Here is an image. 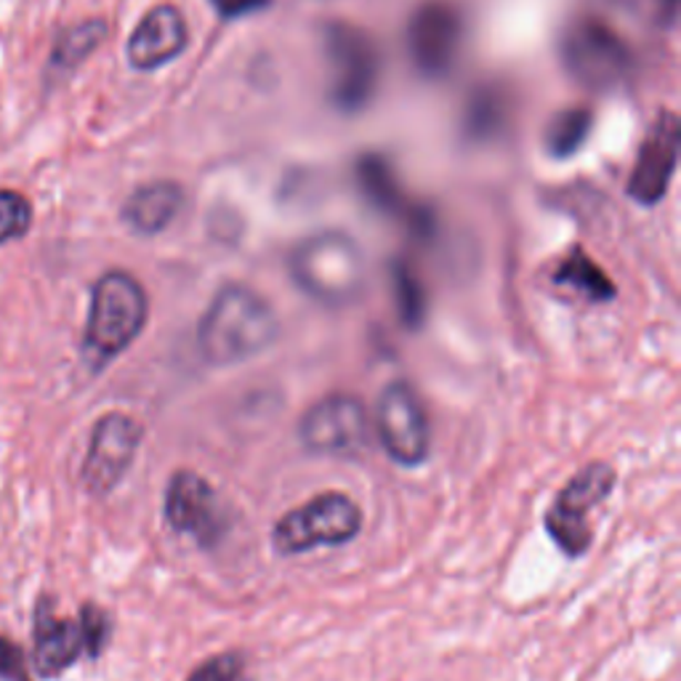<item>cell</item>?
<instances>
[{
	"label": "cell",
	"instance_id": "6da1fadb",
	"mask_svg": "<svg viewBox=\"0 0 681 681\" xmlns=\"http://www.w3.org/2000/svg\"><path fill=\"white\" fill-rule=\"evenodd\" d=\"M277 317L264 296L246 286H227L214 296L197 326V349L208 365L227 368L272 347Z\"/></svg>",
	"mask_w": 681,
	"mask_h": 681
},
{
	"label": "cell",
	"instance_id": "7a4b0ae2",
	"mask_svg": "<svg viewBox=\"0 0 681 681\" xmlns=\"http://www.w3.org/2000/svg\"><path fill=\"white\" fill-rule=\"evenodd\" d=\"M149 301L142 282L128 272H107L91 293L83 357L94 370L121 357L147 326Z\"/></svg>",
	"mask_w": 681,
	"mask_h": 681
},
{
	"label": "cell",
	"instance_id": "3957f363",
	"mask_svg": "<svg viewBox=\"0 0 681 681\" xmlns=\"http://www.w3.org/2000/svg\"><path fill=\"white\" fill-rule=\"evenodd\" d=\"M290 275L303 293L326 307H347L365 288V259L343 233H320L290 254Z\"/></svg>",
	"mask_w": 681,
	"mask_h": 681
},
{
	"label": "cell",
	"instance_id": "277c9868",
	"mask_svg": "<svg viewBox=\"0 0 681 681\" xmlns=\"http://www.w3.org/2000/svg\"><path fill=\"white\" fill-rule=\"evenodd\" d=\"M362 530V508L343 493L314 495L290 508L272 527V546L280 557H299L314 548H336Z\"/></svg>",
	"mask_w": 681,
	"mask_h": 681
},
{
	"label": "cell",
	"instance_id": "5b68a950",
	"mask_svg": "<svg viewBox=\"0 0 681 681\" xmlns=\"http://www.w3.org/2000/svg\"><path fill=\"white\" fill-rule=\"evenodd\" d=\"M618 474L605 461H594L580 468L561 487L554 504L546 512V530L567 557H584L591 548L594 527L591 514L610 498Z\"/></svg>",
	"mask_w": 681,
	"mask_h": 681
},
{
	"label": "cell",
	"instance_id": "8992f818",
	"mask_svg": "<svg viewBox=\"0 0 681 681\" xmlns=\"http://www.w3.org/2000/svg\"><path fill=\"white\" fill-rule=\"evenodd\" d=\"M326 54L336 107L347 112L365 107L381 78V56L373 38L354 24L333 22L326 30Z\"/></svg>",
	"mask_w": 681,
	"mask_h": 681
},
{
	"label": "cell",
	"instance_id": "52a82bcc",
	"mask_svg": "<svg viewBox=\"0 0 681 681\" xmlns=\"http://www.w3.org/2000/svg\"><path fill=\"white\" fill-rule=\"evenodd\" d=\"M567 70L575 81L588 89H612L631 70V51L620 41L612 28H607L599 19H580L575 22L561 43Z\"/></svg>",
	"mask_w": 681,
	"mask_h": 681
},
{
	"label": "cell",
	"instance_id": "ba28073f",
	"mask_svg": "<svg viewBox=\"0 0 681 681\" xmlns=\"http://www.w3.org/2000/svg\"><path fill=\"white\" fill-rule=\"evenodd\" d=\"M381 445L389 458L400 466H421L429 458V419L421 396L407 381H392L381 392L379 413Z\"/></svg>",
	"mask_w": 681,
	"mask_h": 681
},
{
	"label": "cell",
	"instance_id": "9c48e42d",
	"mask_svg": "<svg viewBox=\"0 0 681 681\" xmlns=\"http://www.w3.org/2000/svg\"><path fill=\"white\" fill-rule=\"evenodd\" d=\"M370 421L365 405L352 394H330L303 413L299 436L317 455H354L368 447Z\"/></svg>",
	"mask_w": 681,
	"mask_h": 681
},
{
	"label": "cell",
	"instance_id": "30bf717a",
	"mask_svg": "<svg viewBox=\"0 0 681 681\" xmlns=\"http://www.w3.org/2000/svg\"><path fill=\"white\" fill-rule=\"evenodd\" d=\"M165 522L178 535H189L200 546H216L229 530L227 508L200 474L176 472L165 487Z\"/></svg>",
	"mask_w": 681,
	"mask_h": 681
},
{
	"label": "cell",
	"instance_id": "8fae6325",
	"mask_svg": "<svg viewBox=\"0 0 681 681\" xmlns=\"http://www.w3.org/2000/svg\"><path fill=\"white\" fill-rule=\"evenodd\" d=\"M464 17L445 0L423 3L407 24V51L421 75L445 78L464 45Z\"/></svg>",
	"mask_w": 681,
	"mask_h": 681
},
{
	"label": "cell",
	"instance_id": "7c38bea8",
	"mask_svg": "<svg viewBox=\"0 0 681 681\" xmlns=\"http://www.w3.org/2000/svg\"><path fill=\"white\" fill-rule=\"evenodd\" d=\"M142 426L125 413H107L96 421L89 453L83 461V485L91 495H107L121 485L136 450L142 445Z\"/></svg>",
	"mask_w": 681,
	"mask_h": 681
},
{
	"label": "cell",
	"instance_id": "4fadbf2b",
	"mask_svg": "<svg viewBox=\"0 0 681 681\" xmlns=\"http://www.w3.org/2000/svg\"><path fill=\"white\" fill-rule=\"evenodd\" d=\"M679 163V121L673 112H660L652 123L650 134L639 149V161L633 165L628 195L633 200L652 205L665 195L668 182Z\"/></svg>",
	"mask_w": 681,
	"mask_h": 681
},
{
	"label": "cell",
	"instance_id": "5bb4252c",
	"mask_svg": "<svg viewBox=\"0 0 681 681\" xmlns=\"http://www.w3.org/2000/svg\"><path fill=\"white\" fill-rule=\"evenodd\" d=\"M187 45V22L174 6H157L138 22L128 41V62L136 70H155L176 59Z\"/></svg>",
	"mask_w": 681,
	"mask_h": 681
},
{
	"label": "cell",
	"instance_id": "9a60e30c",
	"mask_svg": "<svg viewBox=\"0 0 681 681\" xmlns=\"http://www.w3.org/2000/svg\"><path fill=\"white\" fill-rule=\"evenodd\" d=\"M85 652L83 628L75 620H59L45 607L35 618V650L32 665L41 677H59Z\"/></svg>",
	"mask_w": 681,
	"mask_h": 681
},
{
	"label": "cell",
	"instance_id": "2e32d148",
	"mask_svg": "<svg viewBox=\"0 0 681 681\" xmlns=\"http://www.w3.org/2000/svg\"><path fill=\"white\" fill-rule=\"evenodd\" d=\"M184 189L174 182H152L138 187L123 205V221L138 235H161L178 216Z\"/></svg>",
	"mask_w": 681,
	"mask_h": 681
},
{
	"label": "cell",
	"instance_id": "e0dca14e",
	"mask_svg": "<svg viewBox=\"0 0 681 681\" xmlns=\"http://www.w3.org/2000/svg\"><path fill=\"white\" fill-rule=\"evenodd\" d=\"M554 282L575 290V293L586 296L588 301L615 299V286L610 277L601 272L599 264L588 259L580 248L570 250V256L559 264V269L554 272Z\"/></svg>",
	"mask_w": 681,
	"mask_h": 681
},
{
	"label": "cell",
	"instance_id": "ac0fdd59",
	"mask_svg": "<svg viewBox=\"0 0 681 681\" xmlns=\"http://www.w3.org/2000/svg\"><path fill=\"white\" fill-rule=\"evenodd\" d=\"M104 38H107V24L102 19H89L70 28L51 51V70H75L85 56L94 54Z\"/></svg>",
	"mask_w": 681,
	"mask_h": 681
},
{
	"label": "cell",
	"instance_id": "d6986e66",
	"mask_svg": "<svg viewBox=\"0 0 681 681\" xmlns=\"http://www.w3.org/2000/svg\"><path fill=\"white\" fill-rule=\"evenodd\" d=\"M594 115L584 107H572L559 112L546 128V147L554 157H570L572 152L580 149L586 142L588 131H591Z\"/></svg>",
	"mask_w": 681,
	"mask_h": 681
},
{
	"label": "cell",
	"instance_id": "ffe728a7",
	"mask_svg": "<svg viewBox=\"0 0 681 681\" xmlns=\"http://www.w3.org/2000/svg\"><path fill=\"white\" fill-rule=\"evenodd\" d=\"M357 176H360V184L362 189H365V195L379 205V208L386 210L402 208V195L400 189H396L392 168H389L381 157H365V161H360Z\"/></svg>",
	"mask_w": 681,
	"mask_h": 681
},
{
	"label": "cell",
	"instance_id": "44dd1931",
	"mask_svg": "<svg viewBox=\"0 0 681 681\" xmlns=\"http://www.w3.org/2000/svg\"><path fill=\"white\" fill-rule=\"evenodd\" d=\"M32 224V205L24 195L0 189V246L28 235Z\"/></svg>",
	"mask_w": 681,
	"mask_h": 681
},
{
	"label": "cell",
	"instance_id": "7402d4cb",
	"mask_svg": "<svg viewBox=\"0 0 681 681\" xmlns=\"http://www.w3.org/2000/svg\"><path fill=\"white\" fill-rule=\"evenodd\" d=\"M187 681H250V673L240 652H221L197 665Z\"/></svg>",
	"mask_w": 681,
	"mask_h": 681
},
{
	"label": "cell",
	"instance_id": "603a6c76",
	"mask_svg": "<svg viewBox=\"0 0 681 681\" xmlns=\"http://www.w3.org/2000/svg\"><path fill=\"white\" fill-rule=\"evenodd\" d=\"M394 286H396V301H400L402 320L410 322V326H419V322L423 320V290H421V282L415 280V275L410 272L407 267H396Z\"/></svg>",
	"mask_w": 681,
	"mask_h": 681
},
{
	"label": "cell",
	"instance_id": "cb8c5ba5",
	"mask_svg": "<svg viewBox=\"0 0 681 681\" xmlns=\"http://www.w3.org/2000/svg\"><path fill=\"white\" fill-rule=\"evenodd\" d=\"M78 623L83 628V641H85V652L91 654V658H96V654H102L104 644L110 641L112 633V623H110V615L102 610V607L96 605H85L81 610V618H78Z\"/></svg>",
	"mask_w": 681,
	"mask_h": 681
},
{
	"label": "cell",
	"instance_id": "d4e9b609",
	"mask_svg": "<svg viewBox=\"0 0 681 681\" xmlns=\"http://www.w3.org/2000/svg\"><path fill=\"white\" fill-rule=\"evenodd\" d=\"M24 665H28V660H24L22 647L0 637V679L24 681Z\"/></svg>",
	"mask_w": 681,
	"mask_h": 681
},
{
	"label": "cell",
	"instance_id": "484cf974",
	"mask_svg": "<svg viewBox=\"0 0 681 681\" xmlns=\"http://www.w3.org/2000/svg\"><path fill=\"white\" fill-rule=\"evenodd\" d=\"M210 3H214L224 17H246L264 9L269 0H210Z\"/></svg>",
	"mask_w": 681,
	"mask_h": 681
}]
</instances>
